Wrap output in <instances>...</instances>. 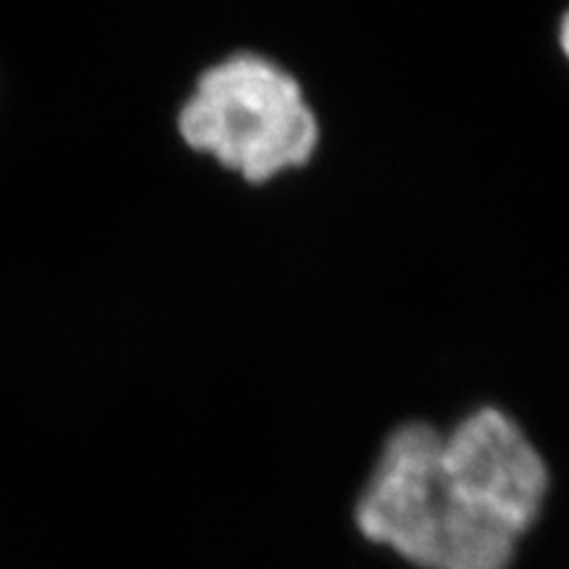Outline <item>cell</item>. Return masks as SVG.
I'll list each match as a JSON object with an SVG mask.
<instances>
[{
    "mask_svg": "<svg viewBox=\"0 0 569 569\" xmlns=\"http://www.w3.org/2000/svg\"><path fill=\"white\" fill-rule=\"evenodd\" d=\"M559 48L561 53H565V59L569 61V11L559 21Z\"/></svg>",
    "mask_w": 569,
    "mask_h": 569,
    "instance_id": "obj_3",
    "label": "cell"
},
{
    "mask_svg": "<svg viewBox=\"0 0 569 569\" xmlns=\"http://www.w3.org/2000/svg\"><path fill=\"white\" fill-rule=\"evenodd\" d=\"M184 146L251 184L315 159L319 119L293 71L243 51L211 63L177 113Z\"/></svg>",
    "mask_w": 569,
    "mask_h": 569,
    "instance_id": "obj_2",
    "label": "cell"
},
{
    "mask_svg": "<svg viewBox=\"0 0 569 569\" xmlns=\"http://www.w3.org/2000/svg\"><path fill=\"white\" fill-rule=\"evenodd\" d=\"M549 493V467L528 432L496 407L448 432L407 422L369 475L356 525L419 569H509Z\"/></svg>",
    "mask_w": 569,
    "mask_h": 569,
    "instance_id": "obj_1",
    "label": "cell"
}]
</instances>
